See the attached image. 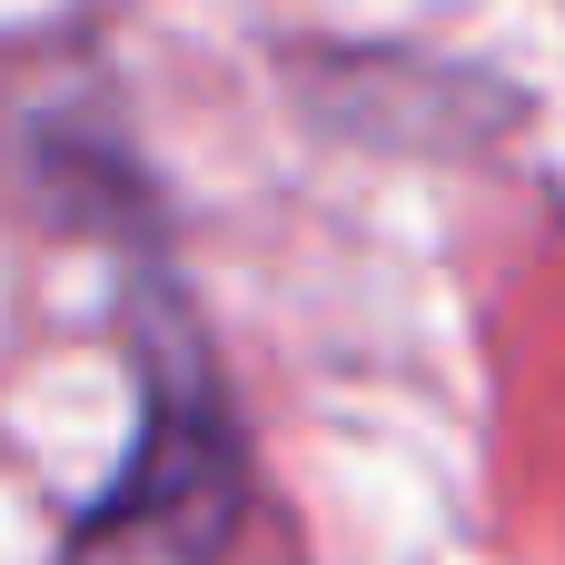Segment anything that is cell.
Segmentation results:
<instances>
[{
	"label": "cell",
	"instance_id": "1",
	"mask_svg": "<svg viewBox=\"0 0 565 565\" xmlns=\"http://www.w3.org/2000/svg\"><path fill=\"white\" fill-rule=\"evenodd\" d=\"M248 516L238 447L209 397H149L139 457L109 477V497L70 526L60 565H218Z\"/></svg>",
	"mask_w": 565,
	"mask_h": 565
}]
</instances>
